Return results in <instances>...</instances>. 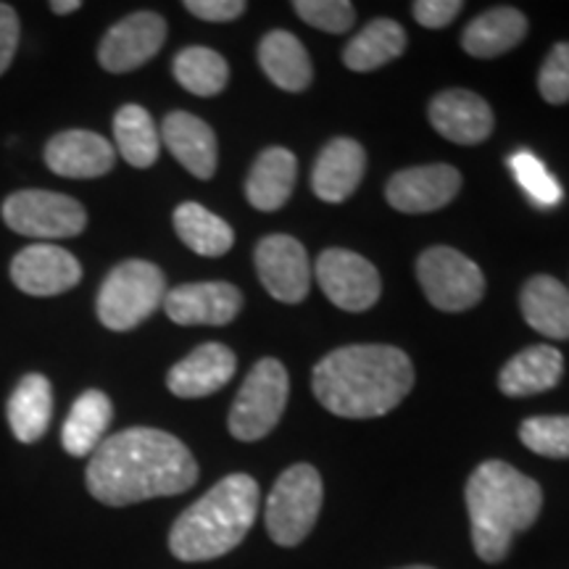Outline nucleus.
I'll return each mask as SVG.
<instances>
[{
    "mask_svg": "<svg viewBox=\"0 0 569 569\" xmlns=\"http://www.w3.org/2000/svg\"><path fill=\"white\" fill-rule=\"evenodd\" d=\"M167 40V21L153 11H138L124 17L103 34L98 48V61L111 74L140 69L156 53L161 51Z\"/></svg>",
    "mask_w": 569,
    "mask_h": 569,
    "instance_id": "nucleus-12",
    "label": "nucleus"
},
{
    "mask_svg": "<svg viewBox=\"0 0 569 569\" xmlns=\"http://www.w3.org/2000/svg\"><path fill=\"white\" fill-rule=\"evenodd\" d=\"M525 322L551 340H569V288L549 274H536L525 282L519 296Z\"/></svg>",
    "mask_w": 569,
    "mask_h": 569,
    "instance_id": "nucleus-22",
    "label": "nucleus"
},
{
    "mask_svg": "<svg viewBox=\"0 0 569 569\" xmlns=\"http://www.w3.org/2000/svg\"><path fill=\"white\" fill-rule=\"evenodd\" d=\"M288 393V369L277 359H261L248 372L232 403L230 419H227L232 438L243 440V443L267 438L282 419Z\"/></svg>",
    "mask_w": 569,
    "mask_h": 569,
    "instance_id": "nucleus-7",
    "label": "nucleus"
},
{
    "mask_svg": "<svg viewBox=\"0 0 569 569\" xmlns=\"http://www.w3.org/2000/svg\"><path fill=\"white\" fill-rule=\"evenodd\" d=\"M259 515V482L251 475H227L169 530V551L180 561H211L243 543Z\"/></svg>",
    "mask_w": 569,
    "mask_h": 569,
    "instance_id": "nucleus-4",
    "label": "nucleus"
},
{
    "mask_svg": "<svg viewBox=\"0 0 569 569\" xmlns=\"http://www.w3.org/2000/svg\"><path fill=\"white\" fill-rule=\"evenodd\" d=\"M174 230L180 234V240L190 251L198 256H206V259H217V256H224L234 243L232 227L224 222L222 217L211 213L201 203H182L174 209Z\"/></svg>",
    "mask_w": 569,
    "mask_h": 569,
    "instance_id": "nucleus-28",
    "label": "nucleus"
},
{
    "mask_svg": "<svg viewBox=\"0 0 569 569\" xmlns=\"http://www.w3.org/2000/svg\"><path fill=\"white\" fill-rule=\"evenodd\" d=\"M256 272L267 293L282 303H301L311 288V264L306 248L290 234H269L253 251Z\"/></svg>",
    "mask_w": 569,
    "mask_h": 569,
    "instance_id": "nucleus-11",
    "label": "nucleus"
},
{
    "mask_svg": "<svg viewBox=\"0 0 569 569\" xmlns=\"http://www.w3.org/2000/svg\"><path fill=\"white\" fill-rule=\"evenodd\" d=\"M238 359L222 343H203L169 369L167 388L177 398H203L222 390L234 377Z\"/></svg>",
    "mask_w": 569,
    "mask_h": 569,
    "instance_id": "nucleus-18",
    "label": "nucleus"
},
{
    "mask_svg": "<svg viewBox=\"0 0 569 569\" xmlns=\"http://www.w3.org/2000/svg\"><path fill=\"white\" fill-rule=\"evenodd\" d=\"M311 386L330 415L372 419L393 411L409 396L415 367L396 346H346L319 361Z\"/></svg>",
    "mask_w": 569,
    "mask_h": 569,
    "instance_id": "nucleus-2",
    "label": "nucleus"
},
{
    "mask_svg": "<svg viewBox=\"0 0 569 569\" xmlns=\"http://www.w3.org/2000/svg\"><path fill=\"white\" fill-rule=\"evenodd\" d=\"M113 138L117 151L130 167L148 169L159 161L161 134L156 132L153 117L138 103H127L113 117Z\"/></svg>",
    "mask_w": 569,
    "mask_h": 569,
    "instance_id": "nucleus-30",
    "label": "nucleus"
},
{
    "mask_svg": "<svg viewBox=\"0 0 569 569\" xmlns=\"http://www.w3.org/2000/svg\"><path fill=\"white\" fill-rule=\"evenodd\" d=\"M259 63L264 74L272 80L280 90L301 92L311 84L315 69H311V59L301 46L296 34L274 30L269 32L259 46Z\"/></svg>",
    "mask_w": 569,
    "mask_h": 569,
    "instance_id": "nucleus-27",
    "label": "nucleus"
},
{
    "mask_svg": "<svg viewBox=\"0 0 569 569\" xmlns=\"http://www.w3.org/2000/svg\"><path fill=\"white\" fill-rule=\"evenodd\" d=\"M243 309V296L230 282H188L167 290L163 311L174 325H230Z\"/></svg>",
    "mask_w": 569,
    "mask_h": 569,
    "instance_id": "nucleus-14",
    "label": "nucleus"
},
{
    "mask_svg": "<svg viewBox=\"0 0 569 569\" xmlns=\"http://www.w3.org/2000/svg\"><path fill=\"white\" fill-rule=\"evenodd\" d=\"M198 480V465L180 438L153 427H130L106 438L90 457L84 482L106 507L180 496Z\"/></svg>",
    "mask_w": 569,
    "mask_h": 569,
    "instance_id": "nucleus-1",
    "label": "nucleus"
},
{
    "mask_svg": "<svg viewBox=\"0 0 569 569\" xmlns=\"http://www.w3.org/2000/svg\"><path fill=\"white\" fill-rule=\"evenodd\" d=\"M322 293L343 311H367L382 293L380 274L365 256L346 248H327L315 264Z\"/></svg>",
    "mask_w": 569,
    "mask_h": 569,
    "instance_id": "nucleus-10",
    "label": "nucleus"
},
{
    "mask_svg": "<svg viewBox=\"0 0 569 569\" xmlns=\"http://www.w3.org/2000/svg\"><path fill=\"white\" fill-rule=\"evenodd\" d=\"M367 169L365 148L351 138L330 140L311 172V188L327 203H343L359 188Z\"/></svg>",
    "mask_w": 569,
    "mask_h": 569,
    "instance_id": "nucleus-20",
    "label": "nucleus"
},
{
    "mask_svg": "<svg viewBox=\"0 0 569 569\" xmlns=\"http://www.w3.org/2000/svg\"><path fill=\"white\" fill-rule=\"evenodd\" d=\"M411 11H415V19L427 30H443L465 11V3L461 0H417Z\"/></svg>",
    "mask_w": 569,
    "mask_h": 569,
    "instance_id": "nucleus-36",
    "label": "nucleus"
},
{
    "mask_svg": "<svg viewBox=\"0 0 569 569\" xmlns=\"http://www.w3.org/2000/svg\"><path fill=\"white\" fill-rule=\"evenodd\" d=\"M543 490L507 461H482L467 480V511L475 551L488 565L503 561L517 532L536 525Z\"/></svg>",
    "mask_w": 569,
    "mask_h": 569,
    "instance_id": "nucleus-3",
    "label": "nucleus"
},
{
    "mask_svg": "<svg viewBox=\"0 0 569 569\" xmlns=\"http://www.w3.org/2000/svg\"><path fill=\"white\" fill-rule=\"evenodd\" d=\"M417 277L427 301L440 311H467L486 296V274L457 248H427L417 261Z\"/></svg>",
    "mask_w": 569,
    "mask_h": 569,
    "instance_id": "nucleus-8",
    "label": "nucleus"
},
{
    "mask_svg": "<svg viewBox=\"0 0 569 569\" xmlns=\"http://www.w3.org/2000/svg\"><path fill=\"white\" fill-rule=\"evenodd\" d=\"M184 9H188L193 17L203 19V21H232L238 17H243V11L248 6L243 0H188L184 3Z\"/></svg>",
    "mask_w": 569,
    "mask_h": 569,
    "instance_id": "nucleus-37",
    "label": "nucleus"
},
{
    "mask_svg": "<svg viewBox=\"0 0 569 569\" xmlns=\"http://www.w3.org/2000/svg\"><path fill=\"white\" fill-rule=\"evenodd\" d=\"M296 156L290 153L288 148L274 146L261 151L246 180L248 203L259 211L282 209L296 188Z\"/></svg>",
    "mask_w": 569,
    "mask_h": 569,
    "instance_id": "nucleus-23",
    "label": "nucleus"
},
{
    "mask_svg": "<svg viewBox=\"0 0 569 569\" xmlns=\"http://www.w3.org/2000/svg\"><path fill=\"white\" fill-rule=\"evenodd\" d=\"M427 117L446 140L459 146H478L493 132V111L472 90L440 92L432 98Z\"/></svg>",
    "mask_w": 569,
    "mask_h": 569,
    "instance_id": "nucleus-17",
    "label": "nucleus"
},
{
    "mask_svg": "<svg viewBox=\"0 0 569 569\" xmlns=\"http://www.w3.org/2000/svg\"><path fill=\"white\" fill-rule=\"evenodd\" d=\"M46 163L53 174L69 177V180H96L111 172L117 163V151L103 134L67 130L48 140Z\"/></svg>",
    "mask_w": 569,
    "mask_h": 569,
    "instance_id": "nucleus-16",
    "label": "nucleus"
},
{
    "mask_svg": "<svg viewBox=\"0 0 569 569\" xmlns=\"http://www.w3.org/2000/svg\"><path fill=\"white\" fill-rule=\"evenodd\" d=\"M322 478L311 465L284 469L267 498V530L277 546H298L315 530L322 511Z\"/></svg>",
    "mask_w": 569,
    "mask_h": 569,
    "instance_id": "nucleus-6",
    "label": "nucleus"
},
{
    "mask_svg": "<svg viewBox=\"0 0 569 569\" xmlns=\"http://www.w3.org/2000/svg\"><path fill=\"white\" fill-rule=\"evenodd\" d=\"M407 48V32L393 19H372L343 51V63L351 71H372L398 59Z\"/></svg>",
    "mask_w": 569,
    "mask_h": 569,
    "instance_id": "nucleus-29",
    "label": "nucleus"
},
{
    "mask_svg": "<svg viewBox=\"0 0 569 569\" xmlns=\"http://www.w3.org/2000/svg\"><path fill=\"white\" fill-rule=\"evenodd\" d=\"M172 71L174 80L184 90L201 98L219 96L227 88V80H230V67H227L222 56L201 46L184 48V51L177 53Z\"/></svg>",
    "mask_w": 569,
    "mask_h": 569,
    "instance_id": "nucleus-31",
    "label": "nucleus"
},
{
    "mask_svg": "<svg viewBox=\"0 0 569 569\" xmlns=\"http://www.w3.org/2000/svg\"><path fill=\"white\" fill-rule=\"evenodd\" d=\"M9 425L19 443H38L53 417V388L46 375H27L9 398Z\"/></svg>",
    "mask_w": 569,
    "mask_h": 569,
    "instance_id": "nucleus-25",
    "label": "nucleus"
},
{
    "mask_svg": "<svg viewBox=\"0 0 569 569\" xmlns=\"http://www.w3.org/2000/svg\"><path fill=\"white\" fill-rule=\"evenodd\" d=\"M525 34H528L525 13L501 6V9H490L469 21L465 34H461V46L475 59H496V56L517 48L525 40Z\"/></svg>",
    "mask_w": 569,
    "mask_h": 569,
    "instance_id": "nucleus-26",
    "label": "nucleus"
},
{
    "mask_svg": "<svg viewBox=\"0 0 569 569\" xmlns=\"http://www.w3.org/2000/svg\"><path fill=\"white\" fill-rule=\"evenodd\" d=\"M459 190V169L448 163H427V167H411L390 177L386 196L396 211L427 213L451 203Z\"/></svg>",
    "mask_w": 569,
    "mask_h": 569,
    "instance_id": "nucleus-15",
    "label": "nucleus"
},
{
    "mask_svg": "<svg viewBox=\"0 0 569 569\" xmlns=\"http://www.w3.org/2000/svg\"><path fill=\"white\" fill-rule=\"evenodd\" d=\"M403 569H432V567H422V565H417V567H403Z\"/></svg>",
    "mask_w": 569,
    "mask_h": 569,
    "instance_id": "nucleus-40",
    "label": "nucleus"
},
{
    "mask_svg": "<svg viewBox=\"0 0 569 569\" xmlns=\"http://www.w3.org/2000/svg\"><path fill=\"white\" fill-rule=\"evenodd\" d=\"M509 169L515 172L519 188H522L538 206L549 209V206H557L561 201L559 182L553 180V174L543 167V161H540L538 156L519 151L509 159Z\"/></svg>",
    "mask_w": 569,
    "mask_h": 569,
    "instance_id": "nucleus-33",
    "label": "nucleus"
},
{
    "mask_svg": "<svg viewBox=\"0 0 569 569\" xmlns=\"http://www.w3.org/2000/svg\"><path fill=\"white\" fill-rule=\"evenodd\" d=\"M113 419L111 398L103 390H84L71 407L61 430V446L69 457H92L103 443L106 430Z\"/></svg>",
    "mask_w": 569,
    "mask_h": 569,
    "instance_id": "nucleus-24",
    "label": "nucleus"
},
{
    "mask_svg": "<svg viewBox=\"0 0 569 569\" xmlns=\"http://www.w3.org/2000/svg\"><path fill=\"white\" fill-rule=\"evenodd\" d=\"M80 9H82L80 0H53L51 3V11L59 13V17H67V13H74Z\"/></svg>",
    "mask_w": 569,
    "mask_h": 569,
    "instance_id": "nucleus-39",
    "label": "nucleus"
},
{
    "mask_svg": "<svg viewBox=\"0 0 569 569\" xmlns=\"http://www.w3.org/2000/svg\"><path fill=\"white\" fill-rule=\"evenodd\" d=\"M293 11L306 24L330 34L348 32L356 21V9L348 0H296Z\"/></svg>",
    "mask_w": 569,
    "mask_h": 569,
    "instance_id": "nucleus-34",
    "label": "nucleus"
},
{
    "mask_svg": "<svg viewBox=\"0 0 569 569\" xmlns=\"http://www.w3.org/2000/svg\"><path fill=\"white\" fill-rule=\"evenodd\" d=\"M167 298V277L151 261L130 259L113 267L98 293V319L113 332L134 330Z\"/></svg>",
    "mask_w": 569,
    "mask_h": 569,
    "instance_id": "nucleus-5",
    "label": "nucleus"
},
{
    "mask_svg": "<svg viewBox=\"0 0 569 569\" xmlns=\"http://www.w3.org/2000/svg\"><path fill=\"white\" fill-rule=\"evenodd\" d=\"M3 219L24 238H77L88 227V211L71 196L53 190H19L3 201Z\"/></svg>",
    "mask_w": 569,
    "mask_h": 569,
    "instance_id": "nucleus-9",
    "label": "nucleus"
},
{
    "mask_svg": "<svg viewBox=\"0 0 569 569\" xmlns=\"http://www.w3.org/2000/svg\"><path fill=\"white\" fill-rule=\"evenodd\" d=\"M11 280L21 293L34 298L61 296L80 284L82 267L67 248L34 243L21 248L11 261Z\"/></svg>",
    "mask_w": 569,
    "mask_h": 569,
    "instance_id": "nucleus-13",
    "label": "nucleus"
},
{
    "mask_svg": "<svg viewBox=\"0 0 569 569\" xmlns=\"http://www.w3.org/2000/svg\"><path fill=\"white\" fill-rule=\"evenodd\" d=\"M565 375V356L553 346H530L519 351L498 375L503 396L525 398L557 388Z\"/></svg>",
    "mask_w": 569,
    "mask_h": 569,
    "instance_id": "nucleus-21",
    "label": "nucleus"
},
{
    "mask_svg": "<svg viewBox=\"0 0 569 569\" xmlns=\"http://www.w3.org/2000/svg\"><path fill=\"white\" fill-rule=\"evenodd\" d=\"M538 90L546 103H569V42H557L538 74Z\"/></svg>",
    "mask_w": 569,
    "mask_h": 569,
    "instance_id": "nucleus-35",
    "label": "nucleus"
},
{
    "mask_svg": "<svg viewBox=\"0 0 569 569\" xmlns=\"http://www.w3.org/2000/svg\"><path fill=\"white\" fill-rule=\"evenodd\" d=\"M19 17L9 3H0V77L11 67L19 48Z\"/></svg>",
    "mask_w": 569,
    "mask_h": 569,
    "instance_id": "nucleus-38",
    "label": "nucleus"
},
{
    "mask_svg": "<svg viewBox=\"0 0 569 569\" xmlns=\"http://www.w3.org/2000/svg\"><path fill=\"white\" fill-rule=\"evenodd\" d=\"M519 440L538 457L569 459V417H530L519 427Z\"/></svg>",
    "mask_w": 569,
    "mask_h": 569,
    "instance_id": "nucleus-32",
    "label": "nucleus"
},
{
    "mask_svg": "<svg viewBox=\"0 0 569 569\" xmlns=\"http://www.w3.org/2000/svg\"><path fill=\"white\" fill-rule=\"evenodd\" d=\"M161 140L177 161L198 180H211L217 172V134L203 119L188 111L167 113L161 124Z\"/></svg>",
    "mask_w": 569,
    "mask_h": 569,
    "instance_id": "nucleus-19",
    "label": "nucleus"
}]
</instances>
